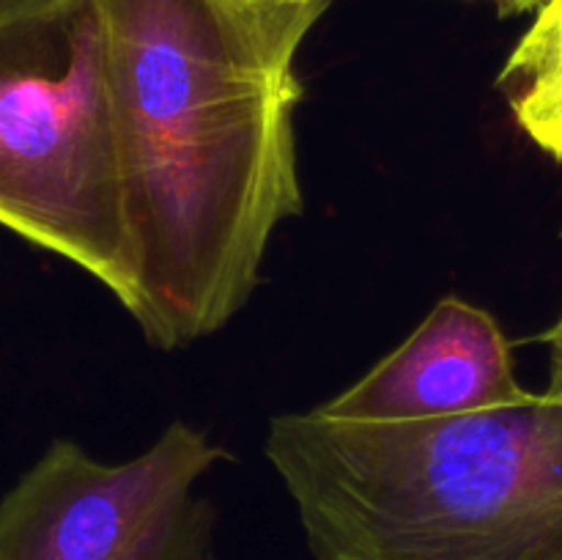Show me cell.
I'll return each mask as SVG.
<instances>
[{
  "instance_id": "9",
  "label": "cell",
  "mask_w": 562,
  "mask_h": 560,
  "mask_svg": "<svg viewBox=\"0 0 562 560\" xmlns=\"http://www.w3.org/2000/svg\"><path fill=\"white\" fill-rule=\"evenodd\" d=\"M499 9V14H525V11H538L541 5H547L549 0H492Z\"/></svg>"
},
{
  "instance_id": "7",
  "label": "cell",
  "mask_w": 562,
  "mask_h": 560,
  "mask_svg": "<svg viewBox=\"0 0 562 560\" xmlns=\"http://www.w3.org/2000/svg\"><path fill=\"white\" fill-rule=\"evenodd\" d=\"M64 3H71V0H0V25L25 20V16L33 14H44V11L58 9Z\"/></svg>"
},
{
  "instance_id": "2",
  "label": "cell",
  "mask_w": 562,
  "mask_h": 560,
  "mask_svg": "<svg viewBox=\"0 0 562 560\" xmlns=\"http://www.w3.org/2000/svg\"><path fill=\"white\" fill-rule=\"evenodd\" d=\"M316 560H562V428L543 393L467 415L269 423Z\"/></svg>"
},
{
  "instance_id": "6",
  "label": "cell",
  "mask_w": 562,
  "mask_h": 560,
  "mask_svg": "<svg viewBox=\"0 0 562 560\" xmlns=\"http://www.w3.org/2000/svg\"><path fill=\"white\" fill-rule=\"evenodd\" d=\"M497 86L519 130L562 165V0L536 11V22L519 38Z\"/></svg>"
},
{
  "instance_id": "3",
  "label": "cell",
  "mask_w": 562,
  "mask_h": 560,
  "mask_svg": "<svg viewBox=\"0 0 562 560\" xmlns=\"http://www.w3.org/2000/svg\"><path fill=\"white\" fill-rule=\"evenodd\" d=\"M0 225L58 253L130 311L113 93L93 0L0 25Z\"/></svg>"
},
{
  "instance_id": "10",
  "label": "cell",
  "mask_w": 562,
  "mask_h": 560,
  "mask_svg": "<svg viewBox=\"0 0 562 560\" xmlns=\"http://www.w3.org/2000/svg\"><path fill=\"white\" fill-rule=\"evenodd\" d=\"M543 340H547L549 351H562V313L558 316V322L547 329Z\"/></svg>"
},
{
  "instance_id": "8",
  "label": "cell",
  "mask_w": 562,
  "mask_h": 560,
  "mask_svg": "<svg viewBox=\"0 0 562 560\" xmlns=\"http://www.w3.org/2000/svg\"><path fill=\"white\" fill-rule=\"evenodd\" d=\"M549 355H552V360H549L552 368H549V384L543 390V395H547L554 421L562 428V351H549Z\"/></svg>"
},
{
  "instance_id": "5",
  "label": "cell",
  "mask_w": 562,
  "mask_h": 560,
  "mask_svg": "<svg viewBox=\"0 0 562 560\" xmlns=\"http://www.w3.org/2000/svg\"><path fill=\"white\" fill-rule=\"evenodd\" d=\"M525 390L497 318L445 296L398 349L324 410L355 421H423L488 410Z\"/></svg>"
},
{
  "instance_id": "1",
  "label": "cell",
  "mask_w": 562,
  "mask_h": 560,
  "mask_svg": "<svg viewBox=\"0 0 562 560\" xmlns=\"http://www.w3.org/2000/svg\"><path fill=\"white\" fill-rule=\"evenodd\" d=\"M333 0H93L113 93L130 313L159 349L245 307L302 212L294 60Z\"/></svg>"
},
{
  "instance_id": "4",
  "label": "cell",
  "mask_w": 562,
  "mask_h": 560,
  "mask_svg": "<svg viewBox=\"0 0 562 560\" xmlns=\"http://www.w3.org/2000/svg\"><path fill=\"white\" fill-rule=\"evenodd\" d=\"M220 459L181 421L121 464L58 439L0 500V560H217L195 489Z\"/></svg>"
}]
</instances>
